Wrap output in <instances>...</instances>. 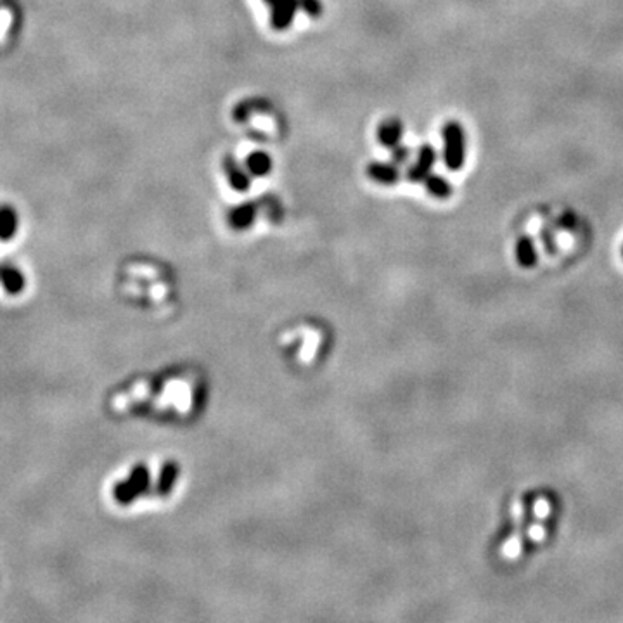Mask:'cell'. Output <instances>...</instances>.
Here are the masks:
<instances>
[{"label": "cell", "instance_id": "obj_3", "mask_svg": "<svg viewBox=\"0 0 623 623\" xmlns=\"http://www.w3.org/2000/svg\"><path fill=\"white\" fill-rule=\"evenodd\" d=\"M436 149L433 148L432 144H425L419 148L418 151V157H416V163L409 168L407 171V178L414 184H423L425 178L432 173L433 167L436 163Z\"/></svg>", "mask_w": 623, "mask_h": 623}, {"label": "cell", "instance_id": "obj_15", "mask_svg": "<svg viewBox=\"0 0 623 623\" xmlns=\"http://www.w3.org/2000/svg\"><path fill=\"white\" fill-rule=\"evenodd\" d=\"M622 253H623V250H622Z\"/></svg>", "mask_w": 623, "mask_h": 623}, {"label": "cell", "instance_id": "obj_7", "mask_svg": "<svg viewBox=\"0 0 623 623\" xmlns=\"http://www.w3.org/2000/svg\"><path fill=\"white\" fill-rule=\"evenodd\" d=\"M402 135H404V125L397 118H388L377 128V139L388 149L397 148L402 141Z\"/></svg>", "mask_w": 623, "mask_h": 623}, {"label": "cell", "instance_id": "obj_12", "mask_svg": "<svg viewBox=\"0 0 623 623\" xmlns=\"http://www.w3.org/2000/svg\"><path fill=\"white\" fill-rule=\"evenodd\" d=\"M10 23H12V14L9 9H0V44H3L7 33H9Z\"/></svg>", "mask_w": 623, "mask_h": 623}, {"label": "cell", "instance_id": "obj_14", "mask_svg": "<svg viewBox=\"0 0 623 623\" xmlns=\"http://www.w3.org/2000/svg\"><path fill=\"white\" fill-rule=\"evenodd\" d=\"M2 295H3V286L0 284V296H2Z\"/></svg>", "mask_w": 623, "mask_h": 623}, {"label": "cell", "instance_id": "obj_10", "mask_svg": "<svg viewBox=\"0 0 623 623\" xmlns=\"http://www.w3.org/2000/svg\"><path fill=\"white\" fill-rule=\"evenodd\" d=\"M516 255L518 260H520V264L523 265V267H531V265H535V262H537V251H535V246L534 243H531V239H528V237H521L516 248Z\"/></svg>", "mask_w": 623, "mask_h": 623}, {"label": "cell", "instance_id": "obj_2", "mask_svg": "<svg viewBox=\"0 0 623 623\" xmlns=\"http://www.w3.org/2000/svg\"><path fill=\"white\" fill-rule=\"evenodd\" d=\"M271 7V24L275 31H286L295 21L300 0H265Z\"/></svg>", "mask_w": 623, "mask_h": 623}, {"label": "cell", "instance_id": "obj_9", "mask_svg": "<svg viewBox=\"0 0 623 623\" xmlns=\"http://www.w3.org/2000/svg\"><path fill=\"white\" fill-rule=\"evenodd\" d=\"M423 184H425L426 191L436 199H449L452 196V184L445 177H442V175L429 173Z\"/></svg>", "mask_w": 623, "mask_h": 623}, {"label": "cell", "instance_id": "obj_6", "mask_svg": "<svg viewBox=\"0 0 623 623\" xmlns=\"http://www.w3.org/2000/svg\"><path fill=\"white\" fill-rule=\"evenodd\" d=\"M258 213V205L253 201L241 203V205L234 206L229 212V223L234 229H248L251 223L255 222Z\"/></svg>", "mask_w": 623, "mask_h": 623}, {"label": "cell", "instance_id": "obj_11", "mask_svg": "<svg viewBox=\"0 0 623 623\" xmlns=\"http://www.w3.org/2000/svg\"><path fill=\"white\" fill-rule=\"evenodd\" d=\"M300 9L305 10L310 17H321L322 2L321 0H300Z\"/></svg>", "mask_w": 623, "mask_h": 623}, {"label": "cell", "instance_id": "obj_5", "mask_svg": "<svg viewBox=\"0 0 623 623\" xmlns=\"http://www.w3.org/2000/svg\"><path fill=\"white\" fill-rule=\"evenodd\" d=\"M367 175L370 180L381 185H395L400 180V170L395 163H383V161H373L367 167Z\"/></svg>", "mask_w": 623, "mask_h": 623}, {"label": "cell", "instance_id": "obj_8", "mask_svg": "<svg viewBox=\"0 0 623 623\" xmlns=\"http://www.w3.org/2000/svg\"><path fill=\"white\" fill-rule=\"evenodd\" d=\"M272 157L265 151H253L244 161V167L253 177H265L272 171Z\"/></svg>", "mask_w": 623, "mask_h": 623}, {"label": "cell", "instance_id": "obj_1", "mask_svg": "<svg viewBox=\"0 0 623 623\" xmlns=\"http://www.w3.org/2000/svg\"><path fill=\"white\" fill-rule=\"evenodd\" d=\"M443 163L450 171H459L466 161V132L463 125L450 120L442 128Z\"/></svg>", "mask_w": 623, "mask_h": 623}, {"label": "cell", "instance_id": "obj_13", "mask_svg": "<svg viewBox=\"0 0 623 623\" xmlns=\"http://www.w3.org/2000/svg\"><path fill=\"white\" fill-rule=\"evenodd\" d=\"M411 156V149L405 148V146L398 144L397 148H393V163L395 164H405Z\"/></svg>", "mask_w": 623, "mask_h": 623}, {"label": "cell", "instance_id": "obj_4", "mask_svg": "<svg viewBox=\"0 0 623 623\" xmlns=\"http://www.w3.org/2000/svg\"><path fill=\"white\" fill-rule=\"evenodd\" d=\"M223 171L227 175V180H229L230 187L234 191L246 192L251 187V177L250 171L246 170V167H241L239 161L232 156H225L222 161Z\"/></svg>", "mask_w": 623, "mask_h": 623}]
</instances>
